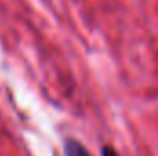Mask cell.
Segmentation results:
<instances>
[{
    "mask_svg": "<svg viewBox=\"0 0 158 156\" xmlns=\"http://www.w3.org/2000/svg\"><path fill=\"white\" fill-rule=\"evenodd\" d=\"M63 153H64V156H92V153L76 138H66L64 140Z\"/></svg>",
    "mask_w": 158,
    "mask_h": 156,
    "instance_id": "1",
    "label": "cell"
},
{
    "mask_svg": "<svg viewBox=\"0 0 158 156\" xmlns=\"http://www.w3.org/2000/svg\"><path fill=\"white\" fill-rule=\"evenodd\" d=\"M101 156H119V153L112 145H103L101 147Z\"/></svg>",
    "mask_w": 158,
    "mask_h": 156,
    "instance_id": "2",
    "label": "cell"
}]
</instances>
